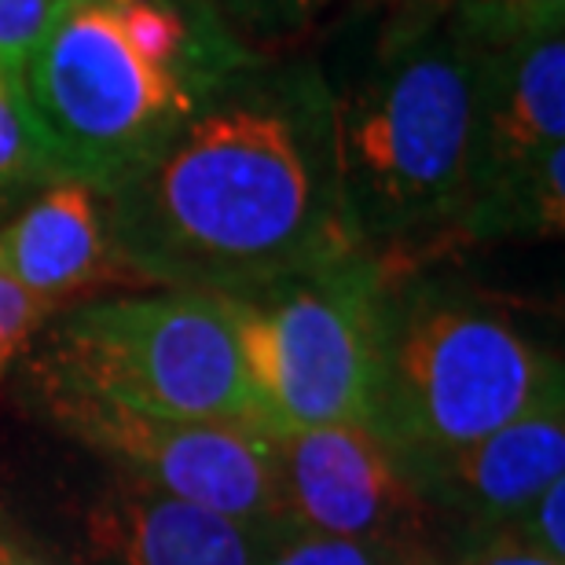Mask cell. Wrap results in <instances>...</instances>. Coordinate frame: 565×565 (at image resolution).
I'll return each instance as SVG.
<instances>
[{
	"label": "cell",
	"mask_w": 565,
	"mask_h": 565,
	"mask_svg": "<svg viewBox=\"0 0 565 565\" xmlns=\"http://www.w3.org/2000/svg\"><path fill=\"white\" fill-rule=\"evenodd\" d=\"M440 555H445V565H565L558 558L540 555L507 529L470 540H451V544H440Z\"/></svg>",
	"instance_id": "obj_20"
},
{
	"label": "cell",
	"mask_w": 565,
	"mask_h": 565,
	"mask_svg": "<svg viewBox=\"0 0 565 565\" xmlns=\"http://www.w3.org/2000/svg\"><path fill=\"white\" fill-rule=\"evenodd\" d=\"M451 26L478 52L565 26V0H440Z\"/></svg>",
	"instance_id": "obj_15"
},
{
	"label": "cell",
	"mask_w": 565,
	"mask_h": 565,
	"mask_svg": "<svg viewBox=\"0 0 565 565\" xmlns=\"http://www.w3.org/2000/svg\"><path fill=\"white\" fill-rule=\"evenodd\" d=\"M386 290V265L353 250L221 298L265 429L371 426Z\"/></svg>",
	"instance_id": "obj_6"
},
{
	"label": "cell",
	"mask_w": 565,
	"mask_h": 565,
	"mask_svg": "<svg viewBox=\"0 0 565 565\" xmlns=\"http://www.w3.org/2000/svg\"><path fill=\"white\" fill-rule=\"evenodd\" d=\"M52 316L49 305H41L30 290L0 273V360L15 364L19 356H26Z\"/></svg>",
	"instance_id": "obj_18"
},
{
	"label": "cell",
	"mask_w": 565,
	"mask_h": 565,
	"mask_svg": "<svg viewBox=\"0 0 565 565\" xmlns=\"http://www.w3.org/2000/svg\"><path fill=\"white\" fill-rule=\"evenodd\" d=\"M349 0H213L228 30L250 52H298Z\"/></svg>",
	"instance_id": "obj_14"
},
{
	"label": "cell",
	"mask_w": 565,
	"mask_h": 565,
	"mask_svg": "<svg viewBox=\"0 0 565 565\" xmlns=\"http://www.w3.org/2000/svg\"><path fill=\"white\" fill-rule=\"evenodd\" d=\"M0 565H71L49 540L30 533L8 511H0Z\"/></svg>",
	"instance_id": "obj_21"
},
{
	"label": "cell",
	"mask_w": 565,
	"mask_h": 565,
	"mask_svg": "<svg viewBox=\"0 0 565 565\" xmlns=\"http://www.w3.org/2000/svg\"><path fill=\"white\" fill-rule=\"evenodd\" d=\"M30 375L121 408L265 429L221 298L147 287L55 312L30 345Z\"/></svg>",
	"instance_id": "obj_5"
},
{
	"label": "cell",
	"mask_w": 565,
	"mask_h": 565,
	"mask_svg": "<svg viewBox=\"0 0 565 565\" xmlns=\"http://www.w3.org/2000/svg\"><path fill=\"white\" fill-rule=\"evenodd\" d=\"M33 390L44 419L118 478L235 522L287 529L265 429L166 419L44 382Z\"/></svg>",
	"instance_id": "obj_8"
},
{
	"label": "cell",
	"mask_w": 565,
	"mask_h": 565,
	"mask_svg": "<svg viewBox=\"0 0 565 565\" xmlns=\"http://www.w3.org/2000/svg\"><path fill=\"white\" fill-rule=\"evenodd\" d=\"M52 180H60V173L49 158V147L33 126L19 88L0 77V224L15 217Z\"/></svg>",
	"instance_id": "obj_13"
},
{
	"label": "cell",
	"mask_w": 565,
	"mask_h": 565,
	"mask_svg": "<svg viewBox=\"0 0 565 565\" xmlns=\"http://www.w3.org/2000/svg\"><path fill=\"white\" fill-rule=\"evenodd\" d=\"M77 522L71 565H262L287 529L246 525L104 473Z\"/></svg>",
	"instance_id": "obj_11"
},
{
	"label": "cell",
	"mask_w": 565,
	"mask_h": 565,
	"mask_svg": "<svg viewBox=\"0 0 565 565\" xmlns=\"http://www.w3.org/2000/svg\"><path fill=\"white\" fill-rule=\"evenodd\" d=\"M137 287L232 298L364 250L342 210L320 55L254 52L104 191Z\"/></svg>",
	"instance_id": "obj_1"
},
{
	"label": "cell",
	"mask_w": 565,
	"mask_h": 565,
	"mask_svg": "<svg viewBox=\"0 0 565 565\" xmlns=\"http://www.w3.org/2000/svg\"><path fill=\"white\" fill-rule=\"evenodd\" d=\"M558 478H565V382L489 437L412 470L437 547L514 525Z\"/></svg>",
	"instance_id": "obj_10"
},
{
	"label": "cell",
	"mask_w": 565,
	"mask_h": 565,
	"mask_svg": "<svg viewBox=\"0 0 565 565\" xmlns=\"http://www.w3.org/2000/svg\"><path fill=\"white\" fill-rule=\"evenodd\" d=\"M386 8L342 63H320L345 221L386 273H404L459 246L481 52L440 0Z\"/></svg>",
	"instance_id": "obj_2"
},
{
	"label": "cell",
	"mask_w": 565,
	"mask_h": 565,
	"mask_svg": "<svg viewBox=\"0 0 565 565\" xmlns=\"http://www.w3.org/2000/svg\"><path fill=\"white\" fill-rule=\"evenodd\" d=\"M287 529L360 544H437L415 481L375 426L265 429Z\"/></svg>",
	"instance_id": "obj_9"
},
{
	"label": "cell",
	"mask_w": 565,
	"mask_h": 565,
	"mask_svg": "<svg viewBox=\"0 0 565 565\" xmlns=\"http://www.w3.org/2000/svg\"><path fill=\"white\" fill-rule=\"evenodd\" d=\"M0 379H4V367H0Z\"/></svg>",
	"instance_id": "obj_24"
},
{
	"label": "cell",
	"mask_w": 565,
	"mask_h": 565,
	"mask_svg": "<svg viewBox=\"0 0 565 565\" xmlns=\"http://www.w3.org/2000/svg\"><path fill=\"white\" fill-rule=\"evenodd\" d=\"M250 55L213 0H60L15 88L55 173L110 191Z\"/></svg>",
	"instance_id": "obj_3"
},
{
	"label": "cell",
	"mask_w": 565,
	"mask_h": 565,
	"mask_svg": "<svg viewBox=\"0 0 565 565\" xmlns=\"http://www.w3.org/2000/svg\"><path fill=\"white\" fill-rule=\"evenodd\" d=\"M562 382V360L489 290L426 268L390 273L371 426L419 470L489 437Z\"/></svg>",
	"instance_id": "obj_4"
},
{
	"label": "cell",
	"mask_w": 565,
	"mask_h": 565,
	"mask_svg": "<svg viewBox=\"0 0 565 565\" xmlns=\"http://www.w3.org/2000/svg\"><path fill=\"white\" fill-rule=\"evenodd\" d=\"M390 565H445V555H440L437 544H408V547H397V555L390 558Z\"/></svg>",
	"instance_id": "obj_22"
},
{
	"label": "cell",
	"mask_w": 565,
	"mask_h": 565,
	"mask_svg": "<svg viewBox=\"0 0 565 565\" xmlns=\"http://www.w3.org/2000/svg\"><path fill=\"white\" fill-rule=\"evenodd\" d=\"M507 533H514L522 544L547 558L565 562V478L547 484L533 503L525 507V514L514 525H507Z\"/></svg>",
	"instance_id": "obj_19"
},
{
	"label": "cell",
	"mask_w": 565,
	"mask_h": 565,
	"mask_svg": "<svg viewBox=\"0 0 565 565\" xmlns=\"http://www.w3.org/2000/svg\"><path fill=\"white\" fill-rule=\"evenodd\" d=\"M397 547L390 544H360V540H331L287 529L262 565H390Z\"/></svg>",
	"instance_id": "obj_16"
},
{
	"label": "cell",
	"mask_w": 565,
	"mask_h": 565,
	"mask_svg": "<svg viewBox=\"0 0 565 565\" xmlns=\"http://www.w3.org/2000/svg\"><path fill=\"white\" fill-rule=\"evenodd\" d=\"M0 273L52 312L110 287H137L118 257L107 195L71 177L52 180L0 224Z\"/></svg>",
	"instance_id": "obj_12"
},
{
	"label": "cell",
	"mask_w": 565,
	"mask_h": 565,
	"mask_svg": "<svg viewBox=\"0 0 565 565\" xmlns=\"http://www.w3.org/2000/svg\"><path fill=\"white\" fill-rule=\"evenodd\" d=\"M60 0H0V77L19 85L26 55L41 41Z\"/></svg>",
	"instance_id": "obj_17"
},
{
	"label": "cell",
	"mask_w": 565,
	"mask_h": 565,
	"mask_svg": "<svg viewBox=\"0 0 565 565\" xmlns=\"http://www.w3.org/2000/svg\"><path fill=\"white\" fill-rule=\"evenodd\" d=\"M375 4H401V0H375Z\"/></svg>",
	"instance_id": "obj_23"
},
{
	"label": "cell",
	"mask_w": 565,
	"mask_h": 565,
	"mask_svg": "<svg viewBox=\"0 0 565 565\" xmlns=\"http://www.w3.org/2000/svg\"><path fill=\"white\" fill-rule=\"evenodd\" d=\"M565 26L481 52L462 243L565 228Z\"/></svg>",
	"instance_id": "obj_7"
}]
</instances>
